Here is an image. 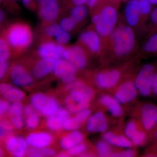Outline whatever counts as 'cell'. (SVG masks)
<instances>
[{
  "label": "cell",
  "instance_id": "12",
  "mask_svg": "<svg viewBox=\"0 0 157 157\" xmlns=\"http://www.w3.org/2000/svg\"><path fill=\"white\" fill-rule=\"evenodd\" d=\"M137 89L132 82L121 85L115 93V98L120 104H124L134 101L137 96Z\"/></svg>",
  "mask_w": 157,
  "mask_h": 157
},
{
  "label": "cell",
  "instance_id": "18",
  "mask_svg": "<svg viewBox=\"0 0 157 157\" xmlns=\"http://www.w3.org/2000/svg\"><path fill=\"white\" fill-rule=\"evenodd\" d=\"M26 140L32 147L43 148L51 144L53 142V138L52 135L47 132H36L30 134Z\"/></svg>",
  "mask_w": 157,
  "mask_h": 157
},
{
  "label": "cell",
  "instance_id": "16",
  "mask_svg": "<svg viewBox=\"0 0 157 157\" xmlns=\"http://www.w3.org/2000/svg\"><path fill=\"white\" fill-rule=\"evenodd\" d=\"M141 119L145 130H151L157 123V107L152 104H146L141 110Z\"/></svg>",
  "mask_w": 157,
  "mask_h": 157
},
{
  "label": "cell",
  "instance_id": "31",
  "mask_svg": "<svg viewBox=\"0 0 157 157\" xmlns=\"http://www.w3.org/2000/svg\"><path fill=\"white\" fill-rule=\"evenodd\" d=\"M68 89L70 91L79 90L86 93L91 98L94 96V91L90 88L88 87L82 82L74 81L70 84H68Z\"/></svg>",
  "mask_w": 157,
  "mask_h": 157
},
{
  "label": "cell",
  "instance_id": "36",
  "mask_svg": "<svg viewBox=\"0 0 157 157\" xmlns=\"http://www.w3.org/2000/svg\"><path fill=\"white\" fill-rule=\"evenodd\" d=\"M70 35L69 32H67L61 27L56 35V40L57 43L61 45L67 44L70 41Z\"/></svg>",
  "mask_w": 157,
  "mask_h": 157
},
{
  "label": "cell",
  "instance_id": "5",
  "mask_svg": "<svg viewBox=\"0 0 157 157\" xmlns=\"http://www.w3.org/2000/svg\"><path fill=\"white\" fill-rule=\"evenodd\" d=\"M154 67L150 64L144 65L140 69L135 81V85L143 97H148L152 91V82Z\"/></svg>",
  "mask_w": 157,
  "mask_h": 157
},
{
  "label": "cell",
  "instance_id": "43",
  "mask_svg": "<svg viewBox=\"0 0 157 157\" xmlns=\"http://www.w3.org/2000/svg\"><path fill=\"white\" fill-rule=\"evenodd\" d=\"M135 151L134 150L129 149L126 150L121 152L113 153L111 155V157H132L135 156Z\"/></svg>",
  "mask_w": 157,
  "mask_h": 157
},
{
  "label": "cell",
  "instance_id": "13",
  "mask_svg": "<svg viewBox=\"0 0 157 157\" xmlns=\"http://www.w3.org/2000/svg\"><path fill=\"white\" fill-rule=\"evenodd\" d=\"M121 77V73L117 70H113L101 72L96 76L97 85L101 88L110 89L117 84Z\"/></svg>",
  "mask_w": 157,
  "mask_h": 157
},
{
  "label": "cell",
  "instance_id": "3",
  "mask_svg": "<svg viewBox=\"0 0 157 157\" xmlns=\"http://www.w3.org/2000/svg\"><path fill=\"white\" fill-rule=\"evenodd\" d=\"M117 20L115 8L110 6L104 7L99 13V19L94 25L96 32L101 36H108L115 29Z\"/></svg>",
  "mask_w": 157,
  "mask_h": 157
},
{
  "label": "cell",
  "instance_id": "38",
  "mask_svg": "<svg viewBox=\"0 0 157 157\" xmlns=\"http://www.w3.org/2000/svg\"><path fill=\"white\" fill-rule=\"evenodd\" d=\"M86 148L85 144L80 143L68 149V154L71 156L78 155L84 152Z\"/></svg>",
  "mask_w": 157,
  "mask_h": 157
},
{
  "label": "cell",
  "instance_id": "15",
  "mask_svg": "<svg viewBox=\"0 0 157 157\" xmlns=\"http://www.w3.org/2000/svg\"><path fill=\"white\" fill-rule=\"evenodd\" d=\"M108 123L103 113H96L88 119L86 128L90 133H104L107 131Z\"/></svg>",
  "mask_w": 157,
  "mask_h": 157
},
{
  "label": "cell",
  "instance_id": "11",
  "mask_svg": "<svg viewBox=\"0 0 157 157\" xmlns=\"http://www.w3.org/2000/svg\"><path fill=\"white\" fill-rule=\"evenodd\" d=\"M28 144L26 140L21 137L10 136L6 139V147L13 155L16 157H22L27 152Z\"/></svg>",
  "mask_w": 157,
  "mask_h": 157
},
{
  "label": "cell",
  "instance_id": "24",
  "mask_svg": "<svg viewBox=\"0 0 157 157\" xmlns=\"http://www.w3.org/2000/svg\"><path fill=\"white\" fill-rule=\"evenodd\" d=\"M24 109L20 102H14L11 105L9 111L11 122L15 128H22L23 126Z\"/></svg>",
  "mask_w": 157,
  "mask_h": 157
},
{
  "label": "cell",
  "instance_id": "20",
  "mask_svg": "<svg viewBox=\"0 0 157 157\" xmlns=\"http://www.w3.org/2000/svg\"><path fill=\"white\" fill-rule=\"evenodd\" d=\"M56 60L50 58H42L35 65L32 74L35 78H42L53 72Z\"/></svg>",
  "mask_w": 157,
  "mask_h": 157
},
{
  "label": "cell",
  "instance_id": "10",
  "mask_svg": "<svg viewBox=\"0 0 157 157\" xmlns=\"http://www.w3.org/2000/svg\"><path fill=\"white\" fill-rule=\"evenodd\" d=\"M10 77L12 83L18 86H26L32 84L33 77L32 75L19 64L14 65L10 71Z\"/></svg>",
  "mask_w": 157,
  "mask_h": 157
},
{
  "label": "cell",
  "instance_id": "47",
  "mask_svg": "<svg viewBox=\"0 0 157 157\" xmlns=\"http://www.w3.org/2000/svg\"><path fill=\"white\" fill-rule=\"evenodd\" d=\"M151 20L153 23L157 25V7L151 11Z\"/></svg>",
  "mask_w": 157,
  "mask_h": 157
},
{
  "label": "cell",
  "instance_id": "58",
  "mask_svg": "<svg viewBox=\"0 0 157 157\" xmlns=\"http://www.w3.org/2000/svg\"><path fill=\"white\" fill-rule=\"evenodd\" d=\"M124 1H125V0H124Z\"/></svg>",
  "mask_w": 157,
  "mask_h": 157
},
{
  "label": "cell",
  "instance_id": "29",
  "mask_svg": "<svg viewBox=\"0 0 157 157\" xmlns=\"http://www.w3.org/2000/svg\"><path fill=\"white\" fill-rule=\"evenodd\" d=\"M87 8L84 5L76 6L70 11V16L77 24L83 21L87 16Z\"/></svg>",
  "mask_w": 157,
  "mask_h": 157
},
{
  "label": "cell",
  "instance_id": "44",
  "mask_svg": "<svg viewBox=\"0 0 157 157\" xmlns=\"http://www.w3.org/2000/svg\"><path fill=\"white\" fill-rule=\"evenodd\" d=\"M10 105L9 101L6 100L1 99L0 101V114L1 115H4L7 112H9L10 109Z\"/></svg>",
  "mask_w": 157,
  "mask_h": 157
},
{
  "label": "cell",
  "instance_id": "46",
  "mask_svg": "<svg viewBox=\"0 0 157 157\" xmlns=\"http://www.w3.org/2000/svg\"><path fill=\"white\" fill-rule=\"evenodd\" d=\"M152 91L157 96V73H154L153 77Z\"/></svg>",
  "mask_w": 157,
  "mask_h": 157
},
{
  "label": "cell",
  "instance_id": "48",
  "mask_svg": "<svg viewBox=\"0 0 157 157\" xmlns=\"http://www.w3.org/2000/svg\"><path fill=\"white\" fill-rule=\"evenodd\" d=\"M98 0H86V3L90 8H93L95 6Z\"/></svg>",
  "mask_w": 157,
  "mask_h": 157
},
{
  "label": "cell",
  "instance_id": "30",
  "mask_svg": "<svg viewBox=\"0 0 157 157\" xmlns=\"http://www.w3.org/2000/svg\"><path fill=\"white\" fill-rule=\"evenodd\" d=\"M27 153L29 157H52L55 155L56 152L52 149L47 147L36 148L33 147L28 150Z\"/></svg>",
  "mask_w": 157,
  "mask_h": 157
},
{
  "label": "cell",
  "instance_id": "21",
  "mask_svg": "<svg viewBox=\"0 0 157 157\" xmlns=\"http://www.w3.org/2000/svg\"><path fill=\"white\" fill-rule=\"evenodd\" d=\"M0 91L5 100L12 103L20 102L25 98L22 91L8 83L1 84Z\"/></svg>",
  "mask_w": 157,
  "mask_h": 157
},
{
  "label": "cell",
  "instance_id": "19",
  "mask_svg": "<svg viewBox=\"0 0 157 157\" xmlns=\"http://www.w3.org/2000/svg\"><path fill=\"white\" fill-rule=\"evenodd\" d=\"M100 36L96 31L88 30L82 33L79 39L91 52L94 53H98L101 48Z\"/></svg>",
  "mask_w": 157,
  "mask_h": 157
},
{
  "label": "cell",
  "instance_id": "53",
  "mask_svg": "<svg viewBox=\"0 0 157 157\" xmlns=\"http://www.w3.org/2000/svg\"><path fill=\"white\" fill-rule=\"evenodd\" d=\"M68 154L66 153H60L58 155V157H68L69 156Z\"/></svg>",
  "mask_w": 157,
  "mask_h": 157
},
{
  "label": "cell",
  "instance_id": "28",
  "mask_svg": "<svg viewBox=\"0 0 157 157\" xmlns=\"http://www.w3.org/2000/svg\"><path fill=\"white\" fill-rule=\"evenodd\" d=\"M36 111L32 105H26L24 109L26 125L29 129L36 128L40 123V118Z\"/></svg>",
  "mask_w": 157,
  "mask_h": 157
},
{
  "label": "cell",
  "instance_id": "41",
  "mask_svg": "<svg viewBox=\"0 0 157 157\" xmlns=\"http://www.w3.org/2000/svg\"><path fill=\"white\" fill-rule=\"evenodd\" d=\"M60 28L61 27L59 25L52 23L45 28L44 33L47 36L55 37Z\"/></svg>",
  "mask_w": 157,
  "mask_h": 157
},
{
  "label": "cell",
  "instance_id": "55",
  "mask_svg": "<svg viewBox=\"0 0 157 157\" xmlns=\"http://www.w3.org/2000/svg\"><path fill=\"white\" fill-rule=\"evenodd\" d=\"M155 136H156V138H157V130L156 132Z\"/></svg>",
  "mask_w": 157,
  "mask_h": 157
},
{
  "label": "cell",
  "instance_id": "35",
  "mask_svg": "<svg viewBox=\"0 0 157 157\" xmlns=\"http://www.w3.org/2000/svg\"><path fill=\"white\" fill-rule=\"evenodd\" d=\"M13 124L7 120L1 121L0 124V136L1 138L7 137L13 132Z\"/></svg>",
  "mask_w": 157,
  "mask_h": 157
},
{
  "label": "cell",
  "instance_id": "32",
  "mask_svg": "<svg viewBox=\"0 0 157 157\" xmlns=\"http://www.w3.org/2000/svg\"><path fill=\"white\" fill-rule=\"evenodd\" d=\"M10 56V45L6 40L0 39V63L8 61Z\"/></svg>",
  "mask_w": 157,
  "mask_h": 157
},
{
  "label": "cell",
  "instance_id": "7",
  "mask_svg": "<svg viewBox=\"0 0 157 157\" xmlns=\"http://www.w3.org/2000/svg\"><path fill=\"white\" fill-rule=\"evenodd\" d=\"M77 69L64 59L56 61L53 73L64 83L69 84L75 81Z\"/></svg>",
  "mask_w": 157,
  "mask_h": 157
},
{
  "label": "cell",
  "instance_id": "14",
  "mask_svg": "<svg viewBox=\"0 0 157 157\" xmlns=\"http://www.w3.org/2000/svg\"><path fill=\"white\" fill-rule=\"evenodd\" d=\"M70 117L69 111L67 109L59 108L46 120V125L51 130L57 131L63 128L65 121Z\"/></svg>",
  "mask_w": 157,
  "mask_h": 157
},
{
  "label": "cell",
  "instance_id": "6",
  "mask_svg": "<svg viewBox=\"0 0 157 157\" xmlns=\"http://www.w3.org/2000/svg\"><path fill=\"white\" fill-rule=\"evenodd\" d=\"M90 98V97L84 92L79 90L71 91L65 98V104L66 108L69 112L78 113L88 108Z\"/></svg>",
  "mask_w": 157,
  "mask_h": 157
},
{
  "label": "cell",
  "instance_id": "1",
  "mask_svg": "<svg viewBox=\"0 0 157 157\" xmlns=\"http://www.w3.org/2000/svg\"><path fill=\"white\" fill-rule=\"evenodd\" d=\"M111 35L113 50L117 56H125L133 50L135 45V35L131 26H119Z\"/></svg>",
  "mask_w": 157,
  "mask_h": 157
},
{
  "label": "cell",
  "instance_id": "49",
  "mask_svg": "<svg viewBox=\"0 0 157 157\" xmlns=\"http://www.w3.org/2000/svg\"><path fill=\"white\" fill-rule=\"evenodd\" d=\"M72 2L75 6L84 5L86 3V0H72Z\"/></svg>",
  "mask_w": 157,
  "mask_h": 157
},
{
  "label": "cell",
  "instance_id": "51",
  "mask_svg": "<svg viewBox=\"0 0 157 157\" xmlns=\"http://www.w3.org/2000/svg\"><path fill=\"white\" fill-rule=\"evenodd\" d=\"M50 0H36L37 2L40 6H43L49 2Z\"/></svg>",
  "mask_w": 157,
  "mask_h": 157
},
{
  "label": "cell",
  "instance_id": "9",
  "mask_svg": "<svg viewBox=\"0 0 157 157\" xmlns=\"http://www.w3.org/2000/svg\"><path fill=\"white\" fill-rule=\"evenodd\" d=\"M65 49L64 45L53 42H46L40 45L37 52L41 58H50L57 60L63 58Z\"/></svg>",
  "mask_w": 157,
  "mask_h": 157
},
{
  "label": "cell",
  "instance_id": "23",
  "mask_svg": "<svg viewBox=\"0 0 157 157\" xmlns=\"http://www.w3.org/2000/svg\"><path fill=\"white\" fill-rule=\"evenodd\" d=\"M125 14L129 26H135L137 25L141 14L138 0L129 1L126 6Z\"/></svg>",
  "mask_w": 157,
  "mask_h": 157
},
{
  "label": "cell",
  "instance_id": "52",
  "mask_svg": "<svg viewBox=\"0 0 157 157\" xmlns=\"http://www.w3.org/2000/svg\"><path fill=\"white\" fill-rule=\"evenodd\" d=\"M5 17H6V14H5V12L2 10H1V11H0V21H1V22H2L4 21Z\"/></svg>",
  "mask_w": 157,
  "mask_h": 157
},
{
  "label": "cell",
  "instance_id": "56",
  "mask_svg": "<svg viewBox=\"0 0 157 157\" xmlns=\"http://www.w3.org/2000/svg\"><path fill=\"white\" fill-rule=\"evenodd\" d=\"M12 1H17V0H12Z\"/></svg>",
  "mask_w": 157,
  "mask_h": 157
},
{
  "label": "cell",
  "instance_id": "4",
  "mask_svg": "<svg viewBox=\"0 0 157 157\" xmlns=\"http://www.w3.org/2000/svg\"><path fill=\"white\" fill-rule=\"evenodd\" d=\"M31 105L40 114L48 117L59 109L57 101L52 97L42 93H36L32 96Z\"/></svg>",
  "mask_w": 157,
  "mask_h": 157
},
{
  "label": "cell",
  "instance_id": "22",
  "mask_svg": "<svg viewBox=\"0 0 157 157\" xmlns=\"http://www.w3.org/2000/svg\"><path fill=\"white\" fill-rule=\"evenodd\" d=\"M91 112V110L87 109L76 113L74 117H69L67 119L64 124L63 128L66 131L77 130L82 124L88 119Z\"/></svg>",
  "mask_w": 157,
  "mask_h": 157
},
{
  "label": "cell",
  "instance_id": "27",
  "mask_svg": "<svg viewBox=\"0 0 157 157\" xmlns=\"http://www.w3.org/2000/svg\"><path fill=\"white\" fill-rule=\"evenodd\" d=\"M103 138L108 143L119 147L129 148L132 146V142L130 139L124 136L116 135L112 132L105 133Z\"/></svg>",
  "mask_w": 157,
  "mask_h": 157
},
{
  "label": "cell",
  "instance_id": "26",
  "mask_svg": "<svg viewBox=\"0 0 157 157\" xmlns=\"http://www.w3.org/2000/svg\"><path fill=\"white\" fill-rule=\"evenodd\" d=\"M83 139L84 136L82 133L75 130L62 138L60 141V145L63 149L68 150L73 146L81 143Z\"/></svg>",
  "mask_w": 157,
  "mask_h": 157
},
{
  "label": "cell",
  "instance_id": "40",
  "mask_svg": "<svg viewBox=\"0 0 157 157\" xmlns=\"http://www.w3.org/2000/svg\"><path fill=\"white\" fill-rule=\"evenodd\" d=\"M140 13L144 15H147L151 10V4L148 0H138Z\"/></svg>",
  "mask_w": 157,
  "mask_h": 157
},
{
  "label": "cell",
  "instance_id": "34",
  "mask_svg": "<svg viewBox=\"0 0 157 157\" xmlns=\"http://www.w3.org/2000/svg\"><path fill=\"white\" fill-rule=\"evenodd\" d=\"M108 142L100 141L96 144V147L99 155L101 157L111 156L112 151Z\"/></svg>",
  "mask_w": 157,
  "mask_h": 157
},
{
  "label": "cell",
  "instance_id": "2",
  "mask_svg": "<svg viewBox=\"0 0 157 157\" xmlns=\"http://www.w3.org/2000/svg\"><path fill=\"white\" fill-rule=\"evenodd\" d=\"M33 39V33L30 28L21 23L11 25L6 34V41L10 46L16 50L27 48Z\"/></svg>",
  "mask_w": 157,
  "mask_h": 157
},
{
  "label": "cell",
  "instance_id": "45",
  "mask_svg": "<svg viewBox=\"0 0 157 157\" xmlns=\"http://www.w3.org/2000/svg\"><path fill=\"white\" fill-rule=\"evenodd\" d=\"M9 65L7 62L0 63V78L3 79L6 76L8 71Z\"/></svg>",
  "mask_w": 157,
  "mask_h": 157
},
{
  "label": "cell",
  "instance_id": "8",
  "mask_svg": "<svg viewBox=\"0 0 157 157\" xmlns=\"http://www.w3.org/2000/svg\"><path fill=\"white\" fill-rule=\"evenodd\" d=\"M63 59L72 64L77 69L85 67L87 63L84 50L80 46L77 45L66 48Z\"/></svg>",
  "mask_w": 157,
  "mask_h": 157
},
{
  "label": "cell",
  "instance_id": "33",
  "mask_svg": "<svg viewBox=\"0 0 157 157\" xmlns=\"http://www.w3.org/2000/svg\"><path fill=\"white\" fill-rule=\"evenodd\" d=\"M144 50L148 53H157V33L146 41L144 46Z\"/></svg>",
  "mask_w": 157,
  "mask_h": 157
},
{
  "label": "cell",
  "instance_id": "57",
  "mask_svg": "<svg viewBox=\"0 0 157 157\" xmlns=\"http://www.w3.org/2000/svg\"><path fill=\"white\" fill-rule=\"evenodd\" d=\"M1 1H3V0H1Z\"/></svg>",
  "mask_w": 157,
  "mask_h": 157
},
{
  "label": "cell",
  "instance_id": "50",
  "mask_svg": "<svg viewBox=\"0 0 157 157\" xmlns=\"http://www.w3.org/2000/svg\"><path fill=\"white\" fill-rule=\"evenodd\" d=\"M23 5L27 7L30 6L32 4L33 0H21Z\"/></svg>",
  "mask_w": 157,
  "mask_h": 157
},
{
  "label": "cell",
  "instance_id": "54",
  "mask_svg": "<svg viewBox=\"0 0 157 157\" xmlns=\"http://www.w3.org/2000/svg\"><path fill=\"white\" fill-rule=\"evenodd\" d=\"M152 5H157V0H148Z\"/></svg>",
  "mask_w": 157,
  "mask_h": 157
},
{
  "label": "cell",
  "instance_id": "17",
  "mask_svg": "<svg viewBox=\"0 0 157 157\" xmlns=\"http://www.w3.org/2000/svg\"><path fill=\"white\" fill-rule=\"evenodd\" d=\"M59 12V6L58 0H50L40 6L39 15L44 21L52 22L56 19Z\"/></svg>",
  "mask_w": 157,
  "mask_h": 157
},
{
  "label": "cell",
  "instance_id": "37",
  "mask_svg": "<svg viewBox=\"0 0 157 157\" xmlns=\"http://www.w3.org/2000/svg\"><path fill=\"white\" fill-rule=\"evenodd\" d=\"M76 24H77L76 21L70 16L63 18L59 23V25L62 29L68 32L72 30Z\"/></svg>",
  "mask_w": 157,
  "mask_h": 157
},
{
  "label": "cell",
  "instance_id": "39",
  "mask_svg": "<svg viewBox=\"0 0 157 157\" xmlns=\"http://www.w3.org/2000/svg\"><path fill=\"white\" fill-rule=\"evenodd\" d=\"M146 138V134L144 132L137 131L131 140L135 145L140 146L145 142Z\"/></svg>",
  "mask_w": 157,
  "mask_h": 157
},
{
  "label": "cell",
  "instance_id": "42",
  "mask_svg": "<svg viewBox=\"0 0 157 157\" xmlns=\"http://www.w3.org/2000/svg\"><path fill=\"white\" fill-rule=\"evenodd\" d=\"M137 132V126L135 122L130 121L127 124L125 129V134L130 140L134 137Z\"/></svg>",
  "mask_w": 157,
  "mask_h": 157
},
{
  "label": "cell",
  "instance_id": "25",
  "mask_svg": "<svg viewBox=\"0 0 157 157\" xmlns=\"http://www.w3.org/2000/svg\"><path fill=\"white\" fill-rule=\"evenodd\" d=\"M100 103L107 109L113 116L120 117L123 114V110L120 103L115 99L110 96L104 95L100 98Z\"/></svg>",
  "mask_w": 157,
  "mask_h": 157
}]
</instances>
